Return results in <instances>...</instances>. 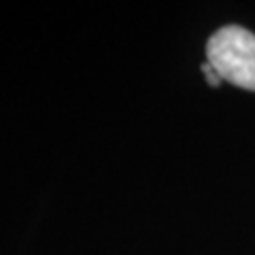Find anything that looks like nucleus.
<instances>
[{
  "label": "nucleus",
  "instance_id": "nucleus-2",
  "mask_svg": "<svg viewBox=\"0 0 255 255\" xmlns=\"http://www.w3.org/2000/svg\"><path fill=\"white\" fill-rule=\"evenodd\" d=\"M202 70H204V75H206V81H209L211 85H215V87H217V85L221 83V77H219L217 73H215V70L209 66V64H204V66H202Z\"/></svg>",
  "mask_w": 255,
  "mask_h": 255
},
{
  "label": "nucleus",
  "instance_id": "nucleus-1",
  "mask_svg": "<svg viewBox=\"0 0 255 255\" xmlns=\"http://www.w3.org/2000/svg\"><path fill=\"white\" fill-rule=\"evenodd\" d=\"M206 64L221 81L255 92V34L241 26H223L209 38Z\"/></svg>",
  "mask_w": 255,
  "mask_h": 255
}]
</instances>
